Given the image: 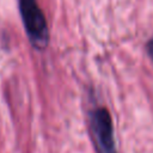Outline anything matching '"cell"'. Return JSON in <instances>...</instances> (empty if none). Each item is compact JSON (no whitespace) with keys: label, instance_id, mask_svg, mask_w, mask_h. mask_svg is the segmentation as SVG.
<instances>
[{"label":"cell","instance_id":"6da1fadb","mask_svg":"<svg viewBox=\"0 0 153 153\" xmlns=\"http://www.w3.org/2000/svg\"><path fill=\"white\" fill-rule=\"evenodd\" d=\"M19 12L27 37L33 47L43 49L49 42L47 19L37 0H18Z\"/></svg>","mask_w":153,"mask_h":153},{"label":"cell","instance_id":"7a4b0ae2","mask_svg":"<svg viewBox=\"0 0 153 153\" xmlns=\"http://www.w3.org/2000/svg\"><path fill=\"white\" fill-rule=\"evenodd\" d=\"M90 128L99 153H117L114 124L109 110L104 106H97L88 115Z\"/></svg>","mask_w":153,"mask_h":153},{"label":"cell","instance_id":"3957f363","mask_svg":"<svg viewBox=\"0 0 153 153\" xmlns=\"http://www.w3.org/2000/svg\"><path fill=\"white\" fill-rule=\"evenodd\" d=\"M146 50H147V54L149 55L151 60L153 61V38L147 42V44H146Z\"/></svg>","mask_w":153,"mask_h":153}]
</instances>
